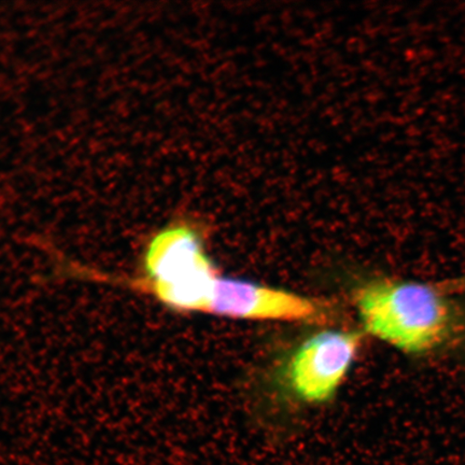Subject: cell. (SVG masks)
Wrapping results in <instances>:
<instances>
[{"label":"cell","mask_w":465,"mask_h":465,"mask_svg":"<svg viewBox=\"0 0 465 465\" xmlns=\"http://www.w3.org/2000/svg\"><path fill=\"white\" fill-rule=\"evenodd\" d=\"M366 332L414 358L465 342V304L447 284L392 277L366 282L356 294Z\"/></svg>","instance_id":"cell-1"},{"label":"cell","mask_w":465,"mask_h":465,"mask_svg":"<svg viewBox=\"0 0 465 465\" xmlns=\"http://www.w3.org/2000/svg\"><path fill=\"white\" fill-rule=\"evenodd\" d=\"M219 275L197 224L174 220L145 242L135 274L110 277L179 312L209 313Z\"/></svg>","instance_id":"cell-2"},{"label":"cell","mask_w":465,"mask_h":465,"mask_svg":"<svg viewBox=\"0 0 465 465\" xmlns=\"http://www.w3.org/2000/svg\"><path fill=\"white\" fill-rule=\"evenodd\" d=\"M361 333L324 331L308 339L293 354L288 381L296 398L323 403L333 398L361 346Z\"/></svg>","instance_id":"cell-3"},{"label":"cell","mask_w":465,"mask_h":465,"mask_svg":"<svg viewBox=\"0 0 465 465\" xmlns=\"http://www.w3.org/2000/svg\"><path fill=\"white\" fill-rule=\"evenodd\" d=\"M209 313L232 319L305 322L317 319L322 308L316 302L286 290L219 277Z\"/></svg>","instance_id":"cell-4"},{"label":"cell","mask_w":465,"mask_h":465,"mask_svg":"<svg viewBox=\"0 0 465 465\" xmlns=\"http://www.w3.org/2000/svg\"><path fill=\"white\" fill-rule=\"evenodd\" d=\"M446 282L449 284L453 292H455L458 296H460L463 303L465 304V275L458 278L449 279V281H446Z\"/></svg>","instance_id":"cell-5"}]
</instances>
